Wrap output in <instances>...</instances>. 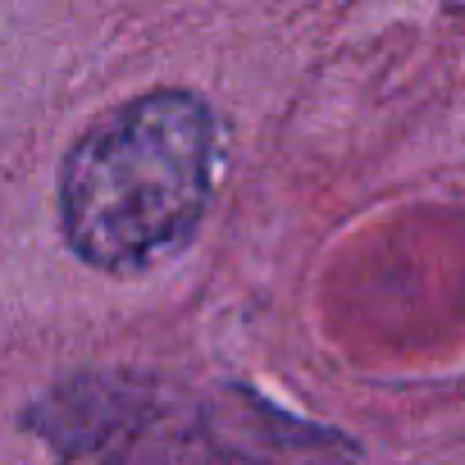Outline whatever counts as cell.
Here are the masks:
<instances>
[{
	"instance_id": "cell-2",
	"label": "cell",
	"mask_w": 465,
	"mask_h": 465,
	"mask_svg": "<svg viewBox=\"0 0 465 465\" xmlns=\"http://www.w3.org/2000/svg\"><path fill=\"white\" fill-rule=\"evenodd\" d=\"M151 424V406L142 388L119 379H78L51 392L33 411V429L46 433L64 456H105L133 442Z\"/></svg>"
},
{
	"instance_id": "cell-1",
	"label": "cell",
	"mask_w": 465,
	"mask_h": 465,
	"mask_svg": "<svg viewBox=\"0 0 465 465\" xmlns=\"http://www.w3.org/2000/svg\"><path fill=\"white\" fill-rule=\"evenodd\" d=\"M214 155V114L192 92L164 87L101 114L60 169L64 242L96 270H146L192 238Z\"/></svg>"
},
{
	"instance_id": "cell-3",
	"label": "cell",
	"mask_w": 465,
	"mask_h": 465,
	"mask_svg": "<svg viewBox=\"0 0 465 465\" xmlns=\"http://www.w3.org/2000/svg\"><path fill=\"white\" fill-rule=\"evenodd\" d=\"M210 438L228 460L242 465H329V451L338 447V433H320L288 415H274L261 397H242L232 415H219Z\"/></svg>"
}]
</instances>
